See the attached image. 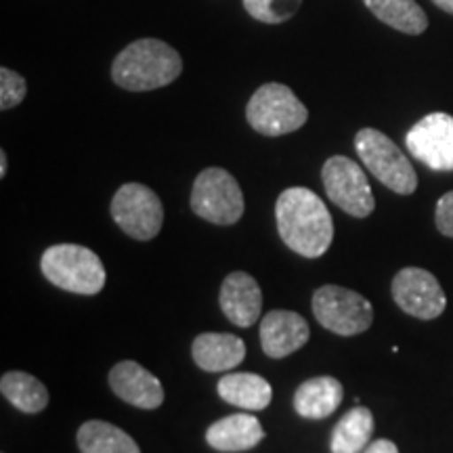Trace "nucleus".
Segmentation results:
<instances>
[{
    "label": "nucleus",
    "mask_w": 453,
    "mask_h": 453,
    "mask_svg": "<svg viewBox=\"0 0 453 453\" xmlns=\"http://www.w3.org/2000/svg\"><path fill=\"white\" fill-rule=\"evenodd\" d=\"M373 433V413L364 405H357L344 413L332 430V453H364Z\"/></svg>",
    "instance_id": "nucleus-19"
},
{
    "label": "nucleus",
    "mask_w": 453,
    "mask_h": 453,
    "mask_svg": "<svg viewBox=\"0 0 453 453\" xmlns=\"http://www.w3.org/2000/svg\"><path fill=\"white\" fill-rule=\"evenodd\" d=\"M355 150L364 166L390 191L411 196L418 189V174L410 157L380 130L361 128L355 134Z\"/></svg>",
    "instance_id": "nucleus-5"
},
{
    "label": "nucleus",
    "mask_w": 453,
    "mask_h": 453,
    "mask_svg": "<svg viewBox=\"0 0 453 453\" xmlns=\"http://www.w3.org/2000/svg\"><path fill=\"white\" fill-rule=\"evenodd\" d=\"M364 453H399V449H396V445L393 443V441L378 439V441H373V443L367 445Z\"/></svg>",
    "instance_id": "nucleus-26"
},
{
    "label": "nucleus",
    "mask_w": 453,
    "mask_h": 453,
    "mask_svg": "<svg viewBox=\"0 0 453 453\" xmlns=\"http://www.w3.org/2000/svg\"><path fill=\"white\" fill-rule=\"evenodd\" d=\"M313 313L326 330L338 336H357L373 324V307L359 292L342 286H321L313 294Z\"/></svg>",
    "instance_id": "nucleus-7"
},
{
    "label": "nucleus",
    "mask_w": 453,
    "mask_h": 453,
    "mask_svg": "<svg viewBox=\"0 0 453 453\" xmlns=\"http://www.w3.org/2000/svg\"><path fill=\"white\" fill-rule=\"evenodd\" d=\"M111 217L124 234L139 242H150L160 234L164 206L154 189L143 183H127L111 200Z\"/></svg>",
    "instance_id": "nucleus-8"
},
{
    "label": "nucleus",
    "mask_w": 453,
    "mask_h": 453,
    "mask_svg": "<svg viewBox=\"0 0 453 453\" xmlns=\"http://www.w3.org/2000/svg\"><path fill=\"white\" fill-rule=\"evenodd\" d=\"M81 453H141L139 445L122 428L104 420H88L78 430Z\"/></svg>",
    "instance_id": "nucleus-21"
},
{
    "label": "nucleus",
    "mask_w": 453,
    "mask_h": 453,
    "mask_svg": "<svg viewBox=\"0 0 453 453\" xmlns=\"http://www.w3.org/2000/svg\"><path fill=\"white\" fill-rule=\"evenodd\" d=\"M183 72L179 50L160 38H139L116 55L111 78L118 87L133 93L164 88Z\"/></svg>",
    "instance_id": "nucleus-2"
},
{
    "label": "nucleus",
    "mask_w": 453,
    "mask_h": 453,
    "mask_svg": "<svg viewBox=\"0 0 453 453\" xmlns=\"http://www.w3.org/2000/svg\"><path fill=\"white\" fill-rule=\"evenodd\" d=\"M434 223H437V229L445 237H453V191L445 194L437 202V211H434Z\"/></svg>",
    "instance_id": "nucleus-25"
},
{
    "label": "nucleus",
    "mask_w": 453,
    "mask_h": 453,
    "mask_svg": "<svg viewBox=\"0 0 453 453\" xmlns=\"http://www.w3.org/2000/svg\"><path fill=\"white\" fill-rule=\"evenodd\" d=\"M219 303L231 324L237 327H250L260 319L263 292H260L258 281L250 273L235 271V273H229L223 280Z\"/></svg>",
    "instance_id": "nucleus-14"
},
{
    "label": "nucleus",
    "mask_w": 453,
    "mask_h": 453,
    "mask_svg": "<svg viewBox=\"0 0 453 453\" xmlns=\"http://www.w3.org/2000/svg\"><path fill=\"white\" fill-rule=\"evenodd\" d=\"M191 208L197 217L212 225H235L243 217L246 202L234 174L211 166L197 174L191 189Z\"/></svg>",
    "instance_id": "nucleus-6"
},
{
    "label": "nucleus",
    "mask_w": 453,
    "mask_h": 453,
    "mask_svg": "<svg viewBox=\"0 0 453 453\" xmlns=\"http://www.w3.org/2000/svg\"><path fill=\"white\" fill-rule=\"evenodd\" d=\"M364 3L382 24L396 32L411 34V36L426 32L428 17L416 0H364Z\"/></svg>",
    "instance_id": "nucleus-20"
},
{
    "label": "nucleus",
    "mask_w": 453,
    "mask_h": 453,
    "mask_svg": "<svg viewBox=\"0 0 453 453\" xmlns=\"http://www.w3.org/2000/svg\"><path fill=\"white\" fill-rule=\"evenodd\" d=\"M265 439V430L250 413H231L211 424L206 441L217 451H248Z\"/></svg>",
    "instance_id": "nucleus-16"
},
{
    "label": "nucleus",
    "mask_w": 453,
    "mask_h": 453,
    "mask_svg": "<svg viewBox=\"0 0 453 453\" xmlns=\"http://www.w3.org/2000/svg\"><path fill=\"white\" fill-rule=\"evenodd\" d=\"M191 355L203 372H229L246 359V344L235 334L206 332L194 340Z\"/></svg>",
    "instance_id": "nucleus-15"
},
{
    "label": "nucleus",
    "mask_w": 453,
    "mask_h": 453,
    "mask_svg": "<svg viewBox=\"0 0 453 453\" xmlns=\"http://www.w3.org/2000/svg\"><path fill=\"white\" fill-rule=\"evenodd\" d=\"M433 3L437 4L441 11H445V13L453 15V0H433Z\"/></svg>",
    "instance_id": "nucleus-27"
},
{
    "label": "nucleus",
    "mask_w": 453,
    "mask_h": 453,
    "mask_svg": "<svg viewBox=\"0 0 453 453\" xmlns=\"http://www.w3.org/2000/svg\"><path fill=\"white\" fill-rule=\"evenodd\" d=\"M26 78L11 70V67H0V110H13L26 99Z\"/></svg>",
    "instance_id": "nucleus-24"
},
{
    "label": "nucleus",
    "mask_w": 453,
    "mask_h": 453,
    "mask_svg": "<svg viewBox=\"0 0 453 453\" xmlns=\"http://www.w3.org/2000/svg\"><path fill=\"white\" fill-rule=\"evenodd\" d=\"M393 298L403 313L424 321L437 319L447 307L439 280L420 267H405L395 275Z\"/></svg>",
    "instance_id": "nucleus-11"
},
{
    "label": "nucleus",
    "mask_w": 453,
    "mask_h": 453,
    "mask_svg": "<svg viewBox=\"0 0 453 453\" xmlns=\"http://www.w3.org/2000/svg\"><path fill=\"white\" fill-rule=\"evenodd\" d=\"M321 180L327 197L350 217L365 219L376 208L370 180L359 164L350 157L332 156L321 168Z\"/></svg>",
    "instance_id": "nucleus-9"
},
{
    "label": "nucleus",
    "mask_w": 453,
    "mask_h": 453,
    "mask_svg": "<svg viewBox=\"0 0 453 453\" xmlns=\"http://www.w3.org/2000/svg\"><path fill=\"white\" fill-rule=\"evenodd\" d=\"M7 174V151H0V177Z\"/></svg>",
    "instance_id": "nucleus-28"
},
{
    "label": "nucleus",
    "mask_w": 453,
    "mask_h": 453,
    "mask_svg": "<svg viewBox=\"0 0 453 453\" xmlns=\"http://www.w3.org/2000/svg\"><path fill=\"white\" fill-rule=\"evenodd\" d=\"M0 393L11 405L24 413H38L49 405V390L26 372H7L0 378Z\"/></svg>",
    "instance_id": "nucleus-22"
},
{
    "label": "nucleus",
    "mask_w": 453,
    "mask_h": 453,
    "mask_svg": "<svg viewBox=\"0 0 453 453\" xmlns=\"http://www.w3.org/2000/svg\"><path fill=\"white\" fill-rule=\"evenodd\" d=\"M41 271L59 290L95 296L105 286V267L101 258L78 243H55L44 250Z\"/></svg>",
    "instance_id": "nucleus-3"
},
{
    "label": "nucleus",
    "mask_w": 453,
    "mask_h": 453,
    "mask_svg": "<svg viewBox=\"0 0 453 453\" xmlns=\"http://www.w3.org/2000/svg\"><path fill=\"white\" fill-rule=\"evenodd\" d=\"M311 330L307 319L294 311H271L260 319V344L271 359L296 353L309 342Z\"/></svg>",
    "instance_id": "nucleus-13"
},
{
    "label": "nucleus",
    "mask_w": 453,
    "mask_h": 453,
    "mask_svg": "<svg viewBox=\"0 0 453 453\" xmlns=\"http://www.w3.org/2000/svg\"><path fill=\"white\" fill-rule=\"evenodd\" d=\"M243 9L260 24H286L303 4V0H242Z\"/></svg>",
    "instance_id": "nucleus-23"
},
{
    "label": "nucleus",
    "mask_w": 453,
    "mask_h": 453,
    "mask_svg": "<svg viewBox=\"0 0 453 453\" xmlns=\"http://www.w3.org/2000/svg\"><path fill=\"white\" fill-rule=\"evenodd\" d=\"M110 387L118 399L139 410H156L164 403L162 382L137 361H120L113 365Z\"/></svg>",
    "instance_id": "nucleus-12"
},
{
    "label": "nucleus",
    "mask_w": 453,
    "mask_h": 453,
    "mask_svg": "<svg viewBox=\"0 0 453 453\" xmlns=\"http://www.w3.org/2000/svg\"><path fill=\"white\" fill-rule=\"evenodd\" d=\"M342 382L332 376H317L303 382L294 393V410L309 420H324L342 403Z\"/></svg>",
    "instance_id": "nucleus-17"
},
{
    "label": "nucleus",
    "mask_w": 453,
    "mask_h": 453,
    "mask_svg": "<svg viewBox=\"0 0 453 453\" xmlns=\"http://www.w3.org/2000/svg\"><path fill=\"white\" fill-rule=\"evenodd\" d=\"M246 120L265 137H281L303 128L309 120V110L286 84L267 82L254 90L248 101Z\"/></svg>",
    "instance_id": "nucleus-4"
},
{
    "label": "nucleus",
    "mask_w": 453,
    "mask_h": 453,
    "mask_svg": "<svg viewBox=\"0 0 453 453\" xmlns=\"http://www.w3.org/2000/svg\"><path fill=\"white\" fill-rule=\"evenodd\" d=\"M275 220L283 243L304 258H319L330 250L334 220L327 206L307 187H290L277 197Z\"/></svg>",
    "instance_id": "nucleus-1"
},
{
    "label": "nucleus",
    "mask_w": 453,
    "mask_h": 453,
    "mask_svg": "<svg viewBox=\"0 0 453 453\" xmlns=\"http://www.w3.org/2000/svg\"><path fill=\"white\" fill-rule=\"evenodd\" d=\"M219 395L226 403L248 411L267 410L273 399V388L263 376L252 372L226 373L219 380Z\"/></svg>",
    "instance_id": "nucleus-18"
},
{
    "label": "nucleus",
    "mask_w": 453,
    "mask_h": 453,
    "mask_svg": "<svg viewBox=\"0 0 453 453\" xmlns=\"http://www.w3.org/2000/svg\"><path fill=\"white\" fill-rule=\"evenodd\" d=\"M407 151L418 162L437 173L453 170V116L434 111L410 128L405 137Z\"/></svg>",
    "instance_id": "nucleus-10"
}]
</instances>
